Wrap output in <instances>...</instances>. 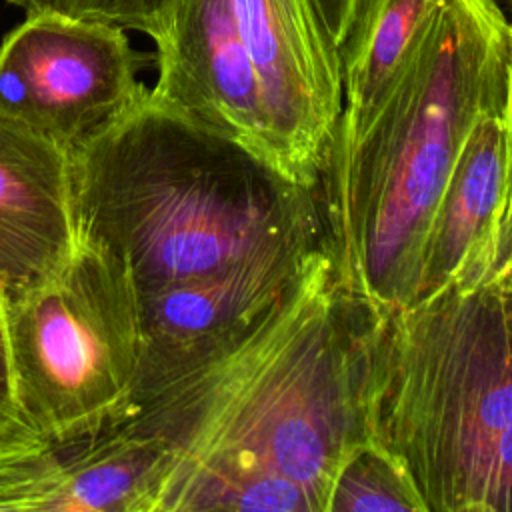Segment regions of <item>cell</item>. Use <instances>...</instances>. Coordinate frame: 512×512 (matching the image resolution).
I'll use <instances>...</instances> for the list:
<instances>
[{"instance_id":"obj_6","label":"cell","mask_w":512,"mask_h":512,"mask_svg":"<svg viewBox=\"0 0 512 512\" xmlns=\"http://www.w3.org/2000/svg\"><path fill=\"white\" fill-rule=\"evenodd\" d=\"M146 60L124 28L26 16L0 44V112L72 156L146 96L148 86L138 80Z\"/></svg>"},{"instance_id":"obj_13","label":"cell","mask_w":512,"mask_h":512,"mask_svg":"<svg viewBox=\"0 0 512 512\" xmlns=\"http://www.w3.org/2000/svg\"><path fill=\"white\" fill-rule=\"evenodd\" d=\"M368 510L426 512L402 464L370 438L340 464L326 504V512Z\"/></svg>"},{"instance_id":"obj_16","label":"cell","mask_w":512,"mask_h":512,"mask_svg":"<svg viewBox=\"0 0 512 512\" xmlns=\"http://www.w3.org/2000/svg\"><path fill=\"white\" fill-rule=\"evenodd\" d=\"M512 248V60L508 78V100H506V176L504 190L498 206V218L494 226V274L502 268Z\"/></svg>"},{"instance_id":"obj_11","label":"cell","mask_w":512,"mask_h":512,"mask_svg":"<svg viewBox=\"0 0 512 512\" xmlns=\"http://www.w3.org/2000/svg\"><path fill=\"white\" fill-rule=\"evenodd\" d=\"M326 244V236H290L218 272L138 294L140 358L236 324L280 294Z\"/></svg>"},{"instance_id":"obj_12","label":"cell","mask_w":512,"mask_h":512,"mask_svg":"<svg viewBox=\"0 0 512 512\" xmlns=\"http://www.w3.org/2000/svg\"><path fill=\"white\" fill-rule=\"evenodd\" d=\"M444 0H356L338 44L344 108L338 122H358L376 102L404 52Z\"/></svg>"},{"instance_id":"obj_10","label":"cell","mask_w":512,"mask_h":512,"mask_svg":"<svg viewBox=\"0 0 512 512\" xmlns=\"http://www.w3.org/2000/svg\"><path fill=\"white\" fill-rule=\"evenodd\" d=\"M504 176L506 110H500L482 114L462 142L426 232L412 302L494 274V226Z\"/></svg>"},{"instance_id":"obj_7","label":"cell","mask_w":512,"mask_h":512,"mask_svg":"<svg viewBox=\"0 0 512 512\" xmlns=\"http://www.w3.org/2000/svg\"><path fill=\"white\" fill-rule=\"evenodd\" d=\"M266 112L274 166L318 188L344 108L338 44L318 0H232Z\"/></svg>"},{"instance_id":"obj_15","label":"cell","mask_w":512,"mask_h":512,"mask_svg":"<svg viewBox=\"0 0 512 512\" xmlns=\"http://www.w3.org/2000/svg\"><path fill=\"white\" fill-rule=\"evenodd\" d=\"M40 444H48V442L36 436V432L30 428V424L22 416L16 400L10 352H8V336H6V308H4V298L0 294V454L28 450Z\"/></svg>"},{"instance_id":"obj_3","label":"cell","mask_w":512,"mask_h":512,"mask_svg":"<svg viewBox=\"0 0 512 512\" xmlns=\"http://www.w3.org/2000/svg\"><path fill=\"white\" fill-rule=\"evenodd\" d=\"M78 238L116 256L136 294L290 236H324L318 188L150 94L72 156Z\"/></svg>"},{"instance_id":"obj_4","label":"cell","mask_w":512,"mask_h":512,"mask_svg":"<svg viewBox=\"0 0 512 512\" xmlns=\"http://www.w3.org/2000/svg\"><path fill=\"white\" fill-rule=\"evenodd\" d=\"M366 432L426 512H512V290L490 276L378 316Z\"/></svg>"},{"instance_id":"obj_1","label":"cell","mask_w":512,"mask_h":512,"mask_svg":"<svg viewBox=\"0 0 512 512\" xmlns=\"http://www.w3.org/2000/svg\"><path fill=\"white\" fill-rule=\"evenodd\" d=\"M376 318L322 244L250 316L140 358L122 424L164 448L152 512H326L340 464L368 438Z\"/></svg>"},{"instance_id":"obj_2","label":"cell","mask_w":512,"mask_h":512,"mask_svg":"<svg viewBox=\"0 0 512 512\" xmlns=\"http://www.w3.org/2000/svg\"><path fill=\"white\" fill-rule=\"evenodd\" d=\"M510 60L496 0H444L372 108L336 122L318 180L326 248L376 316L414 300L432 214L474 122L506 110Z\"/></svg>"},{"instance_id":"obj_17","label":"cell","mask_w":512,"mask_h":512,"mask_svg":"<svg viewBox=\"0 0 512 512\" xmlns=\"http://www.w3.org/2000/svg\"><path fill=\"white\" fill-rule=\"evenodd\" d=\"M318 4L322 8V14L326 18V24H328L336 44H340L346 28L352 20L356 0H318Z\"/></svg>"},{"instance_id":"obj_5","label":"cell","mask_w":512,"mask_h":512,"mask_svg":"<svg viewBox=\"0 0 512 512\" xmlns=\"http://www.w3.org/2000/svg\"><path fill=\"white\" fill-rule=\"evenodd\" d=\"M4 308L16 400L40 440L72 444L126 420L142 340L116 256L78 238L52 278Z\"/></svg>"},{"instance_id":"obj_14","label":"cell","mask_w":512,"mask_h":512,"mask_svg":"<svg viewBox=\"0 0 512 512\" xmlns=\"http://www.w3.org/2000/svg\"><path fill=\"white\" fill-rule=\"evenodd\" d=\"M26 16L58 14L148 34L154 42L168 30L180 0H8Z\"/></svg>"},{"instance_id":"obj_19","label":"cell","mask_w":512,"mask_h":512,"mask_svg":"<svg viewBox=\"0 0 512 512\" xmlns=\"http://www.w3.org/2000/svg\"><path fill=\"white\" fill-rule=\"evenodd\" d=\"M508 4V12H510V24H512V0H506Z\"/></svg>"},{"instance_id":"obj_9","label":"cell","mask_w":512,"mask_h":512,"mask_svg":"<svg viewBox=\"0 0 512 512\" xmlns=\"http://www.w3.org/2000/svg\"><path fill=\"white\" fill-rule=\"evenodd\" d=\"M78 244L72 158L0 112V294L4 304L52 278Z\"/></svg>"},{"instance_id":"obj_18","label":"cell","mask_w":512,"mask_h":512,"mask_svg":"<svg viewBox=\"0 0 512 512\" xmlns=\"http://www.w3.org/2000/svg\"><path fill=\"white\" fill-rule=\"evenodd\" d=\"M498 278H502L504 280V284L512 290V248H510V254H508V258L504 260V264H502V268L498 270V274H496Z\"/></svg>"},{"instance_id":"obj_8","label":"cell","mask_w":512,"mask_h":512,"mask_svg":"<svg viewBox=\"0 0 512 512\" xmlns=\"http://www.w3.org/2000/svg\"><path fill=\"white\" fill-rule=\"evenodd\" d=\"M156 66L152 96L274 166L258 76L232 0H180L168 30L156 40Z\"/></svg>"}]
</instances>
